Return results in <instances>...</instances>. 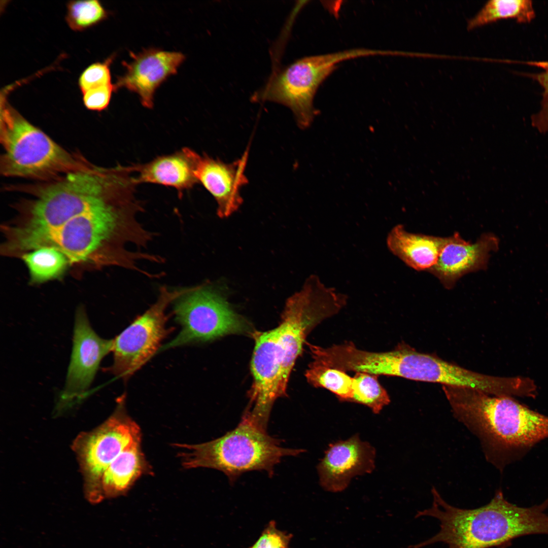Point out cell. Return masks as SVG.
<instances>
[{
	"mask_svg": "<svg viewBox=\"0 0 548 548\" xmlns=\"http://www.w3.org/2000/svg\"><path fill=\"white\" fill-rule=\"evenodd\" d=\"M192 160L194 173L198 182L214 197L217 214L227 218L236 211L243 202L240 191L248 183L245 174L248 152L231 163H225L207 154L199 155L188 148Z\"/></svg>",
	"mask_w": 548,
	"mask_h": 548,
	"instance_id": "cell-12",
	"label": "cell"
},
{
	"mask_svg": "<svg viewBox=\"0 0 548 548\" xmlns=\"http://www.w3.org/2000/svg\"><path fill=\"white\" fill-rule=\"evenodd\" d=\"M446 238L409 232L397 224L388 233L386 244L389 251L406 265L428 272L436 264Z\"/></svg>",
	"mask_w": 548,
	"mask_h": 548,
	"instance_id": "cell-17",
	"label": "cell"
},
{
	"mask_svg": "<svg viewBox=\"0 0 548 548\" xmlns=\"http://www.w3.org/2000/svg\"><path fill=\"white\" fill-rule=\"evenodd\" d=\"M305 376L308 383L314 387L330 391L341 401H351L353 377L346 371L312 361L305 371Z\"/></svg>",
	"mask_w": 548,
	"mask_h": 548,
	"instance_id": "cell-21",
	"label": "cell"
},
{
	"mask_svg": "<svg viewBox=\"0 0 548 548\" xmlns=\"http://www.w3.org/2000/svg\"><path fill=\"white\" fill-rule=\"evenodd\" d=\"M380 54L379 50L354 49L302 57L273 74L252 95V100L270 101L288 107L298 125L306 128L317 114L313 104L316 93L337 64L352 58Z\"/></svg>",
	"mask_w": 548,
	"mask_h": 548,
	"instance_id": "cell-6",
	"label": "cell"
},
{
	"mask_svg": "<svg viewBox=\"0 0 548 548\" xmlns=\"http://www.w3.org/2000/svg\"><path fill=\"white\" fill-rule=\"evenodd\" d=\"M499 244L492 233H484L471 243L455 232L447 237L436 264L428 272L445 288L452 289L464 275L487 268L490 253L498 250Z\"/></svg>",
	"mask_w": 548,
	"mask_h": 548,
	"instance_id": "cell-14",
	"label": "cell"
},
{
	"mask_svg": "<svg viewBox=\"0 0 548 548\" xmlns=\"http://www.w3.org/2000/svg\"><path fill=\"white\" fill-rule=\"evenodd\" d=\"M536 81L543 89L540 108L532 115V126L541 133L548 132V69L538 73L528 74L527 76Z\"/></svg>",
	"mask_w": 548,
	"mask_h": 548,
	"instance_id": "cell-25",
	"label": "cell"
},
{
	"mask_svg": "<svg viewBox=\"0 0 548 548\" xmlns=\"http://www.w3.org/2000/svg\"><path fill=\"white\" fill-rule=\"evenodd\" d=\"M184 468H210L223 472L230 482L243 473L265 471L273 474L275 466L284 457L297 456L301 449L283 448L279 440L264 430L242 418L238 425L223 436L196 444L175 443Z\"/></svg>",
	"mask_w": 548,
	"mask_h": 548,
	"instance_id": "cell-5",
	"label": "cell"
},
{
	"mask_svg": "<svg viewBox=\"0 0 548 548\" xmlns=\"http://www.w3.org/2000/svg\"><path fill=\"white\" fill-rule=\"evenodd\" d=\"M134 181L136 185L153 183L172 187L178 191L179 197L190 189L198 182L194 173L192 160L188 148L173 154L158 156L144 164L132 165Z\"/></svg>",
	"mask_w": 548,
	"mask_h": 548,
	"instance_id": "cell-16",
	"label": "cell"
},
{
	"mask_svg": "<svg viewBox=\"0 0 548 548\" xmlns=\"http://www.w3.org/2000/svg\"><path fill=\"white\" fill-rule=\"evenodd\" d=\"M127 166L91 165L40 185L25 187L32 197L20 203L13 221L20 234L34 237L134 188Z\"/></svg>",
	"mask_w": 548,
	"mask_h": 548,
	"instance_id": "cell-3",
	"label": "cell"
},
{
	"mask_svg": "<svg viewBox=\"0 0 548 548\" xmlns=\"http://www.w3.org/2000/svg\"><path fill=\"white\" fill-rule=\"evenodd\" d=\"M291 538V534L279 530L276 522L271 521L249 548H289Z\"/></svg>",
	"mask_w": 548,
	"mask_h": 548,
	"instance_id": "cell-26",
	"label": "cell"
},
{
	"mask_svg": "<svg viewBox=\"0 0 548 548\" xmlns=\"http://www.w3.org/2000/svg\"><path fill=\"white\" fill-rule=\"evenodd\" d=\"M455 417L479 439L487 461L500 471L548 438V416L506 395L444 386Z\"/></svg>",
	"mask_w": 548,
	"mask_h": 548,
	"instance_id": "cell-1",
	"label": "cell"
},
{
	"mask_svg": "<svg viewBox=\"0 0 548 548\" xmlns=\"http://www.w3.org/2000/svg\"><path fill=\"white\" fill-rule=\"evenodd\" d=\"M141 442L125 448L106 469L100 484L102 499L125 495L141 476L151 473Z\"/></svg>",
	"mask_w": 548,
	"mask_h": 548,
	"instance_id": "cell-18",
	"label": "cell"
},
{
	"mask_svg": "<svg viewBox=\"0 0 548 548\" xmlns=\"http://www.w3.org/2000/svg\"><path fill=\"white\" fill-rule=\"evenodd\" d=\"M173 303L175 319L181 329L164 349L250 331L247 321L232 309L223 293L214 285L191 287Z\"/></svg>",
	"mask_w": 548,
	"mask_h": 548,
	"instance_id": "cell-8",
	"label": "cell"
},
{
	"mask_svg": "<svg viewBox=\"0 0 548 548\" xmlns=\"http://www.w3.org/2000/svg\"><path fill=\"white\" fill-rule=\"evenodd\" d=\"M0 172L7 177L49 181L92 164L69 152L7 102L1 106Z\"/></svg>",
	"mask_w": 548,
	"mask_h": 548,
	"instance_id": "cell-4",
	"label": "cell"
},
{
	"mask_svg": "<svg viewBox=\"0 0 548 548\" xmlns=\"http://www.w3.org/2000/svg\"><path fill=\"white\" fill-rule=\"evenodd\" d=\"M113 339L100 337L92 329L83 306L77 310L73 349L60 404H69L85 395L100 362L112 352Z\"/></svg>",
	"mask_w": 548,
	"mask_h": 548,
	"instance_id": "cell-11",
	"label": "cell"
},
{
	"mask_svg": "<svg viewBox=\"0 0 548 548\" xmlns=\"http://www.w3.org/2000/svg\"><path fill=\"white\" fill-rule=\"evenodd\" d=\"M375 456L374 448L357 434L330 443L317 467L321 486L332 492L344 490L353 478L373 470Z\"/></svg>",
	"mask_w": 548,
	"mask_h": 548,
	"instance_id": "cell-13",
	"label": "cell"
},
{
	"mask_svg": "<svg viewBox=\"0 0 548 548\" xmlns=\"http://www.w3.org/2000/svg\"><path fill=\"white\" fill-rule=\"evenodd\" d=\"M112 61V58L110 57L103 62L94 63L82 73L78 84L83 93L111 83L110 65Z\"/></svg>",
	"mask_w": 548,
	"mask_h": 548,
	"instance_id": "cell-24",
	"label": "cell"
},
{
	"mask_svg": "<svg viewBox=\"0 0 548 548\" xmlns=\"http://www.w3.org/2000/svg\"><path fill=\"white\" fill-rule=\"evenodd\" d=\"M431 506L418 511L416 518L433 517L439 522V531L431 538L408 548H422L442 542L448 548L503 547L517 537L548 534V499L529 507L508 502L501 490L488 504L474 509H462L447 502L435 488Z\"/></svg>",
	"mask_w": 548,
	"mask_h": 548,
	"instance_id": "cell-2",
	"label": "cell"
},
{
	"mask_svg": "<svg viewBox=\"0 0 548 548\" xmlns=\"http://www.w3.org/2000/svg\"><path fill=\"white\" fill-rule=\"evenodd\" d=\"M311 331L307 321L292 313L283 314L275 328L253 331L251 388L256 394L270 398L286 395L291 371Z\"/></svg>",
	"mask_w": 548,
	"mask_h": 548,
	"instance_id": "cell-7",
	"label": "cell"
},
{
	"mask_svg": "<svg viewBox=\"0 0 548 548\" xmlns=\"http://www.w3.org/2000/svg\"><path fill=\"white\" fill-rule=\"evenodd\" d=\"M132 60L125 62L124 74L118 78L116 89L125 88L136 93L142 105L151 109L158 86L174 75L185 59L183 54L150 49L138 54L131 53Z\"/></svg>",
	"mask_w": 548,
	"mask_h": 548,
	"instance_id": "cell-15",
	"label": "cell"
},
{
	"mask_svg": "<svg viewBox=\"0 0 548 548\" xmlns=\"http://www.w3.org/2000/svg\"><path fill=\"white\" fill-rule=\"evenodd\" d=\"M353 390L351 402L366 406L375 414L390 402V396L379 383L378 375L356 372L353 377Z\"/></svg>",
	"mask_w": 548,
	"mask_h": 548,
	"instance_id": "cell-22",
	"label": "cell"
},
{
	"mask_svg": "<svg viewBox=\"0 0 548 548\" xmlns=\"http://www.w3.org/2000/svg\"><path fill=\"white\" fill-rule=\"evenodd\" d=\"M535 17L531 0H491L468 21L467 29L472 30L507 18L515 19L519 23H527Z\"/></svg>",
	"mask_w": 548,
	"mask_h": 548,
	"instance_id": "cell-20",
	"label": "cell"
},
{
	"mask_svg": "<svg viewBox=\"0 0 548 548\" xmlns=\"http://www.w3.org/2000/svg\"><path fill=\"white\" fill-rule=\"evenodd\" d=\"M27 266L32 284H39L58 278L70 266L66 256L51 247H40L19 257Z\"/></svg>",
	"mask_w": 548,
	"mask_h": 548,
	"instance_id": "cell-19",
	"label": "cell"
},
{
	"mask_svg": "<svg viewBox=\"0 0 548 548\" xmlns=\"http://www.w3.org/2000/svg\"><path fill=\"white\" fill-rule=\"evenodd\" d=\"M115 89V85L111 83L83 92V101L85 107L91 111L104 110L109 106Z\"/></svg>",
	"mask_w": 548,
	"mask_h": 548,
	"instance_id": "cell-27",
	"label": "cell"
},
{
	"mask_svg": "<svg viewBox=\"0 0 548 548\" xmlns=\"http://www.w3.org/2000/svg\"><path fill=\"white\" fill-rule=\"evenodd\" d=\"M117 402L114 414L84 437L78 447L89 498L93 501L102 499L101 481L111 463L125 448L142 441L140 427L126 412L125 394L119 397Z\"/></svg>",
	"mask_w": 548,
	"mask_h": 548,
	"instance_id": "cell-10",
	"label": "cell"
},
{
	"mask_svg": "<svg viewBox=\"0 0 548 548\" xmlns=\"http://www.w3.org/2000/svg\"><path fill=\"white\" fill-rule=\"evenodd\" d=\"M108 12L96 0L73 1L66 6V21L74 30L82 31L106 19Z\"/></svg>",
	"mask_w": 548,
	"mask_h": 548,
	"instance_id": "cell-23",
	"label": "cell"
},
{
	"mask_svg": "<svg viewBox=\"0 0 548 548\" xmlns=\"http://www.w3.org/2000/svg\"><path fill=\"white\" fill-rule=\"evenodd\" d=\"M190 288L161 287L155 302L112 339L113 363L106 370L126 381L149 361L168 333L166 309Z\"/></svg>",
	"mask_w": 548,
	"mask_h": 548,
	"instance_id": "cell-9",
	"label": "cell"
}]
</instances>
